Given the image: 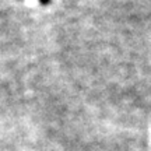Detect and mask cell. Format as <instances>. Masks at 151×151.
Returning <instances> with one entry per match:
<instances>
[{"label":"cell","mask_w":151,"mask_h":151,"mask_svg":"<svg viewBox=\"0 0 151 151\" xmlns=\"http://www.w3.org/2000/svg\"><path fill=\"white\" fill-rule=\"evenodd\" d=\"M39 1H41L42 4H48V3H49V1H50V0H39Z\"/></svg>","instance_id":"cell-1"}]
</instances>
